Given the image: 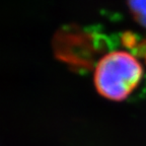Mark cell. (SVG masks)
Segmentation results:
<instances>
[{
    "instance_id": "cell-1",
    "label": "cell",
    "mask_w": 146,
    "mask_h": 146,
    "mask_svg": "<svg viewBox=\"0 0 146 146\" xmlns=\"http://www.w3.org/2000/svg\"><path fill=\"white\" fill-rule=\"evenodd\" d=\"M143 74V66L134 53L113 51L98 61L94 75V86L104 98L121 102L137 88Z\"/></svg>"
},
{
    "instance_id": "cell-2",
    "label": "cell",
    "mask_w": 146,
    "mask_h": 146,
    "mask_svg": "<svg viewBox=\"0 0 146 146\" xmlns=\"http://www.w3.org/2000/svg\"><path fill=\"white\" fill-rule=\"evenodd\" d=\"M128 6L136 23L146 29V0H128Z\"/></svg>"
}]
</instances>
